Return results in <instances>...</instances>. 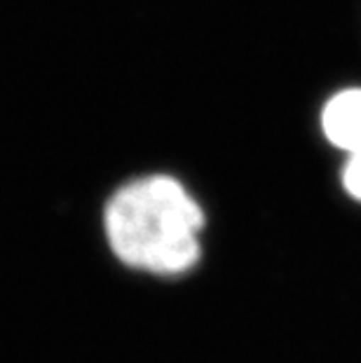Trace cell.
<instances>
[{"label":"cell","instance_id":"cell-1","mask_svg":"<svg viewBox=\"0 0 361 363\" xmlns=\"http://www.w3.org/2000/svg\"><path fill=\"white\" fill-rule=\"evenodd\" d=\"M206 211L190 185L169 172L118 183L101 204V237L127 272L174 281L204 258Z\"/></svg>","mask_w":361,"mask_h":363},{"label":"cell","instance_id":"cell-2","mask_svg":"<svg viewBox=\"0 0 361 363\" xmlns=\"http://www.w3.org/2000/svg\"><path fill=\"white\" fill-rule=\"evenodd\" d=\"M321 134L345 155L361 152V87L340 89L321 108Z\"/></svg>","mask_w":361,"mask_h":363},{"label":"cell","instance_id":"cell-3","mask_svg":"<svg viewBox=\"0 0 361 363\" xmlns=\"http://www.w3.org/2000/svg\"><path fill=\"white\" fill-rule=\"evenodd\" d=\"M340 181H343L345 192H348L355 202L361 204V152H352V155H348L343 174H340Z\"/></svg>","mask_w":361,"mask_h":363}]
</instances>
